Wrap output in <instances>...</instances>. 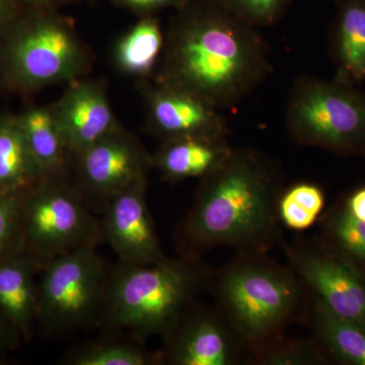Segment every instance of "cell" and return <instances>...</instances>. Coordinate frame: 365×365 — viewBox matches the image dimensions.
I'll list each match as a JSON object with an SVG mask.
<instances>
[{
    "label": "cell",
    "instance_id": "obj_29",
    "mask_svg": "<svg viewBox=\"0 0 365 365\" xmlns=\"http://www.w3.org/2000/svg\"><path fill=\"white\" fill-rule=\"evenodd\" d=\"M345 209L353 217L365 222V187L351 194L346 202Z\"/></svg>",
    "mask_w": 365,
    "mask_h": 365
},
{
    "label": "cell",
    "instance_id": "obj_12",
    "mask_svg": "<svg viewBox=\"0 0 365 365\" xmlns=\"http://www.w3.org/2000/svg\"><path fill=\"white\" fill-rule=\"evenodd\" d=\"M148 128L163 141L186 136L227 135L220 110L187 91L158 83L138 81Z\"/></svg>",
    "mask_w": 365,
    "mask_h": 365
},
{
    "label": "cell",
    "instance_id": "obj_24",
    "mask_svg": "<svg viewBox=\"0 0 365 365\" xmlns=\"http://www.w3.org/2000/svg\"><path fill=\"white\" fill-rule=\"evenodd\" d=\"M235 16L256 28L277 24L292 0H220Z\"/></svg>",
    "mask_w": 365,
    "mask_h": 365
},
{
    "label": "cell",
    "instance_id": "obj_8",
    "mask_svg": "<svg viewBox=\"0 0 365 365\" xmlns=\"http://www.w3.org/2000/svg\"><path fill=\"white\" fill-rule=\"evenodd\" d=\"M35 191L29 204L28 235L46 263L102 240L100 223L91 215L78 188L66 179H43Z\"/></svg>",
    "mask_w": 365,
    "mask_h": 365
},
{
    "label": "cell",
    "instance_id": "obj_7",
    "mask_svg": "<svg viewBox=\"0 0 365 365\" xmlns=\"http://www.w3.org/2000/svg\"><path fill=\"white\" fill-rule=\"evenodd\" d=\"M97 246L88 242L46 263L38 312L55 332L81 328L102 316L109 274Z\"/></svg>",
    "mask_w": 365,
    "mask_h": 365
},
{
    "label": "cell",
    "instance_id": "obj_16",
    "mask_svg": "<svg viewBox=\"0 0 365 365\" xmlns=\"http://www.w3.org/2000/svg\"><path fill=\"white\" fill-rule=\"evenodd\" d=\"M30 150L44 179H66L73 160L51 106H33L19 115Z\"/></svg>",
    "mask_w": 365,
    "mask_h": 365
},
{
    "label": "cell",
    "instance_id": "obj_3",
    "mask_svg": "<svg viewBox=\"0 0 365 365\" xmlns=\"http://www.w3.org/2000/svg\"><path fill=\"white\" fill-rule=\"evenodd\" d=\"M93 66L73 21L57 11H23L0 33V83L13 93L69 85Z\"/></svg>",
    "mask_w": 365,
    "mask_h": 365
},
{
    "label": "cell",
    "instance_id": "obj_23",
    "mask_svg": "<svg viewBox=\"0 0 365 365\" xmlns=\"http://www.w3.org/2000/svg\"><path fill=\"white\" fill-rule=\"evenodd\" d=\"M73 365H144L148 353L138 346L123 342H105L88 346L68 359Z\"/></svg>",
    "mask_w": 365,
    "mask_h": 365
},
{
    "label": "cell",
    "instance_id": "obj_22",
    "mask_svg": "<svg viewBox=\"0 0 365 365\" xmlns=\"http://www.w3.org/2000/svg\"><path fill=\"white\" fill-rule=\"evenodd\" d=\"M325 206V194L318 185L299 182L281 192L278 217L295 232H304L314 225Z\"/></svg>",
    "mask_w": 365,
    "mask_h": 365
},
{
    "label": "cell",
    "instance_id": "obj_20",
    "mask_svg": "<svg viewBox=\"0 0 365 365\" xmlns=\"http://www.w3.org/2000/svg\"><path fill=\"white\" fill-rule=\"evenodd\" d=\"M314 329L326 347L345 364L365 365V325L334 313L314 297Z\"/></svg>",
    "mask_w": 365,
    "mask_h": 365
},
{
    "label": "cell",
    "instance_id": "obj_21",
    "mask_svg": "<svg viewBox=\"0 0 365 365\" xmlns=\"http://www.w3.org/2000/svg\"><path fill=\"white\" fill-rule=\"evenodd\" d=\"M0 309L21 327L38 312V295L26 261L14 260L0 265Z\"/></svg>",
    "mask_w": 365,
    "mask_h": 365
},
{
    "label": "cell",
    "instance_id": "obj_17",
    "mask_svg": "<svg viewBox=\"0 0 365 365\" xmlns=\"http://www.w3.org/2000/svg\"><path fill=\"white\" fill-rule=\"evenodd\" d=\"M332 52L336 81L352 86L365 81V0H336Z\"/></svg>",
    "mask_w": 365,
    "mask_h": 365
},
{
    "label": "cell",
    "instance_id": "obj_11",
    "mask_svg": "<svg viewBox=\"0 0 365 365\" xmlns=\"http://www.w3.org/2000/svg\"><path fill=\"white\" fill-rule=\"evenodd\" d=\"M299 279L334 313L365 325V280L348 262L309 246L287 247Z\"/></svg>",
    "mask_w": 365,
    "mask_h": 365
},
{
    "label": "cell",
    "instance_id": "obj_19",
    "mask_svg": "<svg viewBox=\"0 0 365 365\" xmlns=\"http://www.w3.org/2000/svg\"><path fill=\"white\" fill-rule=\"evenodd\" d=\"M43 179L18 116L0 115V197L35 187Z\"/></svg>",
    "mask_w": 365,
    "mask_h": 365
},
{
    "label": "cell",
    "instance_id": "obj_28",
    "mask_svg": "<svg viewBox=\"0 0 365 365\" xmlns=\"http://www.w3.org/2000/svg\"><path fill=\"white\" fill-rule=\"evenodd\" d=\"M118 6L129 9L140 16H155L165 9L177 11L186 6L190 0H114Z\"/></svg>",
    "mask_w": 365,
    "mask_h": 365
},
{
    "label": "cell",
    "instance_id": "obj_32",
    "mask_svg": "<svg viewBox=\"0 0 365 365\" xmlns=\"http://www.w3.org/2000/svg\"><path fill=\"white\" fill-rule=\"evenodd\" d=\"M0 338H1V330H0Z\"/></svg>",
    "mask_w": 365,
    "mask_h": 365
},
{
    "label": "cell",
    "instance_id": "obj_9",
    "mask_svg": "<svg viewBox=\"0 0 365 365\" xmlns=\"http://www.w3.org/2000/svg\"><path fill=\"white\" fill-rule=\"evenodd\" d=\"M73 168L76 187L86 204L91 201L105 208L123 190L148 178L153 155L122 126L79 153Z\"/></svg>",
    "mask_w": 365,
    "mask_h": 365
},
{
    "label": "cell",
    "instance_id": "obj_13",
    "mask_svg": "<svg viewBox=\"0 0 365 365\" xmlns=\"http://www.w3.org/2000/svg\"><path fill=\"white\" fill-rule=\"evenodd\" d=\"M52 108L72 160L122 127L101 79L83 78L69 83Z\"/></svg>",
    "mask_w": 365,
    "mask_h": 365
},
{
    "label": "cell",
    "instance_id": "obj_14",
    "mask_svg": "<svg viewBox=\"0 0 365 365\" xmlns=\"http://www.w3.org/2000/svg\"><path fill=\"white\" fill-rule=\"evenodd\" d=\"M168 360L176 365H232L241 354V341L225 317L189 309L167 338Z\"/></svg>",
    "mask_w": 365,
    "mask_h": 365
},
{
    "label": "cell",
    "instance_id": "obj_10",
    "mask_svg": "<svg viewBox=\"0 0 365 365\" xmlns=\"http://www.w3.org/2000/svg\"><path fill=\"white\" fill-rule=\"evenodd\" d=\"M148 178L118 194L104 208L101 237L120 263L148 265L167 259L146 200Z\"/></svg>",
    "mask_w": 365,
    "mask_h": 365
},
{
    "label": "cell",
    "instance_id": "obj_5",
    "mask_svg": "<svg viewBox=\"0 0 365 365\" xmlns=\"http://www.w3.org/2000/svg\"><path fill=\"white\" fill-rule=\"evenodd\" d=\"M244 255L223 269L216 280V297L223 317L242 345L259 350L279 338L302 299L294 270Z\"/></svg>",
    "mask_w": 365,
    "mask_h": 365
},
{
    "label": "cell",
    "instance_id": "obj_26",
    "mask_svg": "<svg viewBox=\"0 0 365 365\" xmlns=\"http://www.w3.org/2000/svg\"><path fill=\"white\" fill-rule=\"evenodd\" d=\"M261 361L267 364H311L319 361L311 345L302 343H279L278 339L258 350Z\"/></svg>",
    "mask_w": 365,
    "mask_h": 365
},
{
    "label": "cell",
    "instance_id": "obj_25",
    "mask_svg": "<svg viewBox=\"0 0 365 365\" xmlns=\"http://www.w3.org/2000/svg\"><path fill=\"white\" fill-rule=\"evenodd\" d=\"M328 232L343 251L365 262V222L353 217L344 208L332 216Z\"/></svg>",
    "mask_w": 365,
    "mask_h": 365
},
{
    "label": "cell",
    "instance_id": "obj_6",
    "mask_svg": "<svg viewBox=\"0 0 365 365\" xmlns=\"http://www.w3.org/2000/svg\"><path fill=\"white\" fill-rule=\"evenodd\" d=\"M285 119L288 133L302 145L347 151L365 144V96L336 79L297 78Z\"/></svg>",
    "mask_w": 365,
    "mask_h": 365
},
{
    "label": "cell",
    "instance_id": "obj_1",
    "mask_svg": "<svg viewBox=\"0 0 365 365\" xmlns=\"http://www.w3.org/2000/svg\"><path fill=\"white\" fill-rule=\"evenodd\" d=\"M272 71L259 29L220 0H190L165 33L153 81L196 96L217 110L241 103Z\"/></svg>",
    "mask_w": 365,
    "mask_h": 365
},
{
    "label": "cell",
    "instance_id": "obj_2",
    "mask_svg": "<svg viewBox=\"0 0 365 365\" xmlns=\"http://www.w3.org/2000/svg\"><path fill=\"white\" fill-rule=\"evenodd\" d=\"M182 235L195 249L227 246L262 255L276 239L279 174L267 158L247 148L203 178Z\"/></svg>",
    "mask_w": 365,
    "mask_h": 365
},
{
    "label": "cell",
    "instance_id": "obj_15",
    "mask_svg": "<svg viewBox=\"0 0 365 365\" xmlns=\"http://www.w3.org/2000/svg\"><path fill=\"white\" fill-rule=\"evenodd\" d=\"M234 150L227 135L170 139L153 155V167L170 182L203 179L222 167Z\"/></svg>",
    "mask_w": 365,
    "mask_h": 365
},
{
    "label": "cell",
    "instance_id": "obj_18",
    "mask_svg": "<svg viewBox=\"0 0 365 365\" xmlns=\"http://www.w3.org/2000/svg\"><path fill=\"white\" fill-rule=\"evenodd\" d=\"M165 34L155 16H140L118 40L115 66L125 76L138 81L153 79L165 48Z\"/></svg>",
    "mask_w": 365,
    "mask_h": 365
},
{
    "label": "cell",
    "instance_id": "obj_4",
    "mask_svg": "<svg viewBox=\"0 0 365 365\" xmlns=\"http://www.w3.org/2000/svg\"><path fill=\"white\" fill-rule=\"evenodd\" d=\"M203 280L194 262L120 263L108 278L102 317L108 326L167 339L190 309Z\"/></svg>",
    "mask_w": 365,
    "mask_h": 365
},
{
    "label": "cell",
    "instance_id": "obj_31",
    "mask_svg": "<svg viewBox=\"0 0 365 365\" xmlns=\"http://www.w3.org/2000/svg\"><path fill=\"white\" fill-rule=\"evenodd\" d=\"M14 0H0V33L21 13Z\"/></svg>",
    "mask_w": 365,
    "mask_h": 365
},
{
    "label": "cell",
    "instance_id": "obj_27",
    "mask_svg": "<svg viewBox=\"0 0 365 365\" xmlns=\"http://www.w3.org/2000/svg\"><path fill=\"white\" fill-rule=\"evenodd\" d=\"M16 193L0 197V253L11 240L21 213L20 199Z\"/></svg>",
    "mask_w": 365,
    "mask_h": 365
},
{
    "label": "cell",
    "instance_id": "obj_30",
    "mask_svg": "<svg viewBox=\"0 0 365 365\" xmlns=\"http://www.w3.org/2000/svg\"><path fill=\"white\" fill-rule=\"evenodd\" d=\"M21 9L25 11H57L69 0H14Z\"/></svg>",
    "mask_w": 365,
    "mask_h": 365
}]
</instances>
